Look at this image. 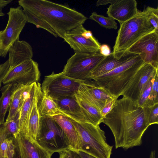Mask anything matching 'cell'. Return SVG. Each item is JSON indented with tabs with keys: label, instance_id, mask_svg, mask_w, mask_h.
I'll return each instance as SVG.
<instances>
[{
	"label": "cell",
	"instance_id": "cell-39",
	"mask_svg": "<svg viewBox=\"0 0 158 158\" xmlns=\"http://www.w3.org/2000/svg\"><path fill=\"white\" fill-rule=\"evenodd\" d=\"M116 0H99L96 3L97 6H99L102 5H106L108 4H110L114 3Z\"/></svg>",
	"mask_w": 158,
	"mask_h": 158
},
{
	"label": "cell",
	"instance_id": "cell-23",
	"mask_svg": "<svg viewBox=\"0 0 158 158\" xmlns=\"http://www.w3.org/2000/svg\"><path fill=\"white\" fill-rule=\"evenodd\" d=\"M74 96L87 122L96 126L99 125L102 123L103 118L100 114V110L76 93Z\"/></svg>",
	"mask_w": 158,
	"mask_h": 158
},
{
	"label": "cell",
	"instance_id": "cell-21",
	"mask_svg": "<svg viewBox=\"0 0 158 158\" xmlns=\"http://www.w3.org/2000/svg\"><path fill=\"white\" fill-rule=\"evenodd\" d=\"M59 124L67 136L70 149L77 152L81 150L80 138L77 132L69 118L62 114L51 117Z\"/></svg>",
	"mask_w": 158,
	"mask_h": 158
},
{
	"label": "cell",
	"instance_id": "cell-22",
	"mask_svg": "<svg viewBox=\"0 0 158 158\" xmlns=\"http://www.w3.org/2000/svg\"><path fill=\"white\" fill-rule=\"evenodd\" d=\"M42 94L41 89L37 95L30 113L26 135L35 141L39 131L41 117L39 110V102Z\"/></svg>",
	"mask_w": 158,
	"mask_h": 158
},
{
	"label": "cell",
	"instance_id": "cell-7",
	"mask_svg": "<svg viewBox=\"0 0 158 158\" xmlns=\"http://www.w3.org/2000/svg\"><path fill=\"white\" fill-rule=\"evenodd\" d=\"M105 57L99 52L94 53L75 52L68 60L62 72L69 78L84 81L91 71Z\"/></svg>",
	"mask_w": 158,
	"mask_h": 158
},
{
	"label": "cell",
	"instance_id": "cell-17",
	"mask_svg": "<svg viewBox=\"0 0 158 158\" xmlns=\"http://www.w3.org/2000/svg\"><path fill=\"white\" fill-rule=\"evenodd\" d=\"M138 12L136 0H116L107 8L106 13L121 24L134 17Z\"/></svg>",
	"mask_w": 158,
	"mask_h": 158
},
{
	"label": "cell",
	"instance_id": "cell-31",
	"mask_svg": "<svg viewBox=\"0 0 158 158\" xmlns=\"http://www.w3.org/2000/svg\"><path fill=\"white\" fill-rule=\"evenodd\" d=\"M156 75L150 80L143 90L136 103L139 106L143 108L147 107L151 94L152 85Z\"/></svg>",
	"mask_w": 158,
	"mask_h": 158
},
{
	"label": "cell",
	"instance_id": "cell-3",
	"mask_svg": "<svg viewBox=\"0 0 158 158\" xmlns=\"http://www.w3.org/2000/svg\"><path fill=\"white\" fill-rule=\"evenodd\" d=\"M144 63L140 56L137 55L111 71L90 80L118 98L122 95L136 72Z\"/></svg>",
	"mask_w": 158,
	"mask_h": 158
},
{
	"label": "cell",
	"instance_id": "cell-35",
	"mask_svg": "<svg viewBox=\"0 0 158 158\" xmlns=\"http://www.w3.org/2000/svg\"><path fill=\"white\" fill-rule=\"evenodd\" d=\"M117 99L113 96L106 100L104 106L100 110V114L102 117H104L111 110Z\"/></svg>",
	"mask_w": 158,
	"mask_h": 158
},
{
	"label": "cell",
	"instance_id": "cell-15",
	"mask_svg": "<svg viewBox=\"0 0 158 158\" xmlns=\"http://www.w3.org/2000/svg\"><path fill=\"white\" fill-rule=\"evenodd\" d=\"M19 158H51L52 155L36 141L20 133L14 137Z\"/></svg>",
	"mask_w": 158,
	"mask_h": 158
},
{
	"label": "cell",
	"instance_id": "cell-13",
	"mask_svg": "<svg viewBox=\"0 0 158 158\" xmlns=\"http://www.w3.org/2000/svg\"><path fill=\"white\" fill-rule=\"evenodd\" d=\"M158 70L150 64L145 63L136 72L122 95L136 103L144 88L158 73Z\"/></svg>",
	"mask_w": 158,
	"mask_h": 158
},
{
	"label": "cell",
	"instance_id": "cell-9",
	"mask_svg": "<svg viewBox=\"0 0 158 158\" xmlns=\"http://www.w3.org/2000/svg\"><path fill=\"white\" fill-rule=\"evenodd\" d=\"M82 81L69 78L61 72L46 76L41 87L42 92L53 99L73 96Z\"/></svg>",
	"mask_w": 158,
	"mask_h": 158
},
{
	"label": "cell",
	"instance_id": "cell-16",
	"mask_svg": "<svg viewBox=\"0 0 158 158\" xmlns=\"http://www.w3.org/2000/svg\"><path fill=\"white\" fill-rule=\"evenodd\" d=\"M136 54L127 51L114 54L112 52L102 59L90 72L86 80L105 74L122 65Z\"/></svg>",
	"mask_w": 158,
	"mask_h": 158
},
{
	"label": "cell",
	"instance_id": "cell-43",
	"mask_svg": "<svg viewBox=\"0 0 158 158\" xmlns=\"http://www.w3.org/2000/svg\"><path fill=\"white\" fill-rule=\"evenodd\" d=\"M19 158L18 154V152H17V149H16V152L14 156H10V157H8V158Z\"/></svg>",
	"mask_w": 158,
	"mask_h": 158
},
{
	"label": "cell",
	"instance_id": "cell-8",
	"mask_svg": "<svg viewBox=\"0 0 158 158\" xmlns=\"http://www.w3.org/2000/svg\"><path fill=\"white\" fill-rule=\"evenodd\" d=\"M7 14V23L5 29L0 31V56L5 57L9 49L19 38L20 34L27 22L22 7L10 8Z\"/></svg>",
	"mask_w": 158,
	"mask_h": 158
},
{
	"label": "cell",
	"instance_id": "cell-33",
	"mask_svg": "<svg viewBox=\"0 0 158 158\" xmlns=\"http://www.w3.org/2000/svg\"><path fill=\"white\" fill-rule=\"evenodd\" d=\"M155 30L158 32V8L148 6L143 10Z\"/></svg>",
	"mask_w": 158,
	"mask_h": 158
},
{
	"label": "cell",
	"instance_id": "cell-40",
	"mask_svg": "<svg viewBox=\"0 0 158 158\" xmlns=\"http://www.w3.org/2000/svg\"><path fill=\"white\" fill-rule=\"evenodd\" d=\"M12 1L11 0H0V9H2Z\"/></svg>",
	"mask_w": 158,
	"mask_h": 158
},
{
	"label": "cell",
	"instance_id": "cell-12",
	"mask_svg": "<svg viewBox=\"0 0 158 158\" xmlns=\"http://www.w3.org/2000/svg\"><path fill=\"white\" fill-rule=\"evenodd\" d=\"M126 51L139 55L145 63L158 69V32L154 30L143 36Z\"/></svg>",
	"mask_w": 158,
	"mask_h": 158
},
{
	"label": "cell",
	"instance_id": "cell-2",
	"mask_svg": "<svg viewBox=\"0 0 158 158\" xmlns=\"http://www.w3.org/2000/svg\"><path fill=\"white\" fill-rule=\"evenodd\" d=\"M19 6L46 22L57 36L64 34L83 24L87 20L84 15L66 5L45 0H20Z\"/></svg>",
	"mask_w": 158,
	"mask_h": 158
},
{
	"label": "cell",
	"instance_id": "cell-19",
	"mask_svg": "<svg viewBox=\"0 0 158 158\" xmlns=\"http://www.w3.org/2000/svg\"><path fill=\"white\" fill-rule=\"evenodd\" d=\"M54 100L62 114L76 121L87 123L74 95Z\"/></svg>",
	"mask_w": 158,
	"mask_h": 158
},
{
	"label": "cell",
	"instance_id": "cell-24",
	"mask_svg": "<svg viewBox=\"0 0 158 158\" xmlns=\"http://www.w3.org/2000/svg\"><path fill=\"white\" fill-rule=\"evenodd\" d=\"M39 110L41 117H51L61 114L54 100L42 92L39 100Z\"/></svg>",
	"mask_w": 158,
	"mask_h": 158
},
{
	"label": "cell",
	"instance_id": "cell-25",
	"mask_svg": "<svg viewBox=\"0 0 158 158\" xmlns=\"http://www.w3.org/2000/svg\"><path fill=\"white\" fill-rule=\"evenodd\" d=\"M17 84L15 83L6 84L1 91L2 95L0 98V125L4 123L5 117L10 104L12 97Z\"/></svg>",
	"mask_w": 158,
	"mask_h": 158
},
{
	"label": "cell",
	"instance_id": "cell-28",
	"mask_svg": "<svg viewBox=\"0 0 158 158\" xmlns=\"http://www.w3.org/2000/svg\"><path fill=\"white\" fill-rule=\"evenodd\" d=\"M20 111L18 110L12 118L6 121L2 125L4 133L9 137H15L18 134Z\"/></svg>",
	"mask_w": 158,
	"mask_h": 158
},
{
	"label": "cell",
	"instance_id": "cell-4",
	"mask_svg": "<svg viewBox=\"0 0 158 158\" xmlns=\"http://www.w3.org/2000/svg\"><path fill=\"white\" fill-rule=\"evenodd\" d=\"M67 117L74 125L79 137L80 151L96 158H110L113 146L107 142L105 132L99 125L77 121Z\"/></svg>",
	"mask_w": 158,
	"mask_h": 158
},
{
	"label": "cell",
	"instance_id": "cell-38",
	"mask_svg": "<svg viewBox=\"0 0 158 158\" xmlns=\"http://www.w3.org/2000/svg\"><path fill=\"white\" fill-rule=\"evenodd\" d=\"M99 52L102 55L106 56L110 53V48L108 45L105 44H102L101 45Z\"/></svg>",
	"mask_w": 158,
	"mask_h": 158
},
{
	"label": "cell",
	"instance_id": "cell-37",
	"mask_svg": "<svg viewBox=\"0 0 158 158\" xmlns=\"http://www.w3.org/2000/svg\"><path fill=\"white\" fill-rule=\"evenodd\" d=\"M9 67L10 65L8 60L4 63L0 64V88L3 78Z\"/></svg>",
	"mask_w": 158,
	"mask_h": 158
},
{
	"label": "cell",
	"instance_id": "cell-36",
	"mask_svg": "<svg viewBox=\"0 0 158 158\" xmlns=\"http://www.w3.org/2000/svg\"><path fill=\"white\" fill-rule=\"evenodd\" d=\"M58 153L59 158H81L77 152L71 149L64 150Z\"/></svg>",
	"mask_w": 158,
	"mask_h": 158
},
{
	"label": "cell",
	"instance_id": "cell-5",
	"mask_svg": "<svg viewBox=\"0 0 158 158\" xmlns=\"http://www.w3.org/2000/svg\"><path fill=\"white\" fill-rule=\"evenodd\" d=\"M154 30L144 11H139L134 17L120 24L112 52H125L139 39Z\"/></svg>",
	"mask_w": 158,
	"mask_h": 158
},
{
	"label": "cell",
	"instance_id": "cell-26",
	"mask_svg": "<svg viewBox=\"0 0 158 158\" xmlns=\"http://www.w3.org/2000/svg\"><path fill=\"white\" fill-rule=\"evenodd\" d=\"M25 85L17 84V86L13 94L9 112L6 121L13 118L18 111L22 91Z\"/></svg>",
	"mask_w": 158,
	"mask_h": 158
},
{
	"label": "cell",
	"instance_id": "cell-34",
	"mask_svg": "<svg viewBox=\"0 0 158 158\" xmlns=\"http://www.w3.org/2000/svg\"><path fill=\"white\" fill-rule=\"evenodd\" d=\"M158 73L156 75L152 85L150 95L147 107L158 103Z\"/></svg>",
	"mask_w": 158,
	"mask_h": 158
},
{
	"label": "cell",
	"instance_id": "cell-42",
	"mask_svg": "<svg viewBox=\"0 0 158 158\" xmlns=\"http://www.w3.org/2000/svg\"><path fill=\"white\" fill-rule=\"evenodd\" d=\"M156 151H151L149 158H155Z\"/></svg>",
	"mask_w": 158,
	"mask_h": 158
},
{
	"label": "cell",
	"instance_id": "cell-41",
	"mask_svg": "<svg viewBox=\"0 0 158 158\" xmlns=\"http://www.w3.org/2000/svg\"><path fill=\"white\" fill-rule=\"evenodd\" d=\"M77 153L81 157V158H96L93 156L82 152L79 151Z\"/></svg>",
	"mask_w": 158,
	"mask_h": 158
},
{
	"label": "cell",
	"instance_id": "cell-11",
	"mask_svg": "<svg viewBox=\"0 0 158 158\" xmlns=\"http://www.w3.org/2000/svg\"><path fill=\"white\" fill-rule=\"evenodd\" d=\"M40 76L37 63L32 59L9 67L2 80L4 84L15 83L29 85L37 82Z\"/></svg>",
	"mask_w": 158,
	"mask_h": 158
},
{
	"label": "cell",
	"instance_id": "cell-10",
	"mask_svg": "<svg viewBox=\"0 0 158 158\" xmlns=\"http://www.w3.org/2000/svg\"><path fill=\"white\" fill-rule=\"evenodd\" d=\"M75 52L94 53L99 52L101 44L90 31L81 25L68 31L63 38Z\"/></svg>",
	"mask_w": 158,
	"mask_h": 158
},
{
	"label": "cell",
	"instance_id": "cell-44",
	"mask_svg": "<svg viewBox=\"0 0 158 158\" xmlns=\"http://www.w3.org/2000/svg\"><path fill=\"white\" fill-rule=\"evenodd\" d=\"M5 15L4 13L2 12V9H0V17Z\"/></svg>",
	"mask_w": 158,
	"mask_h": 158
},
{
	"label": "cell",
	"instance_id": "cell-27",
	"mask_svg": "<svg viewBox=\"0 0 158 158\" xmlns=\"http://www.w3.org/2000/svg\"><path fill=\"white\" fill-rule=\"evenodd\" d=\"M23 11L26 17L27 22L34 24L37 27L46 30L56 37L57 36L54 30L44 21L27 10L23 9Z\"/></svg>",
	"mask_w": 158,
	"mask_h": 158
},
{
	"label": "cell",
	"instance_id": "cell-14",
	"mask_svg": "<svg viewBox=\"0 0 158 158\" xmlns=\"http://www.w3.org/2000/svg\"><path fill=\"white\" fill-rule=\"evenodd\" d=\"M76 93L100 110L104 106L106 100L113 97L90 79L82 81Z\"/></svg>",
	"mask_w": 158,
	"mask_h": 158
},
{
	"label": "cell",
	"instance_id": "cell-20",
	"mask_svg": "<svg viewBox=\"0 0 158 158\" xmlns=\"http://www.w3.org/2000/svg\"><path fill=\"white\" fill-rule=\"evenodd\" d=\"M41 89V85L39 82L34 83L31 85L29 95L20 110H19L20 116L18 134L27 135V124L31 109L34 100Z\"/></svg>",
	"mask_w": 158,
	"mask_h": 158
},
{
	"label": "cell",
	"instance_id": "cell-29",
	"mask_svg": "<svg viewBox=\"0 0 158 158\" xmlns=\"http://www.w3.org/2000/svg\"><path fill=\"white\" fill-rule=\"evenodd\" d=\"M89 18L98 23L101 26L108 29H116L118 27L115 20L111 17H106L93 12Z\"/></svg>",
	"mask_w": 158,
	"mask_h": 158
},
{
	"label": "cell",
	"instance_id": "cell-1",
	"mask_svg": "<svg viewBox=\"0 0 158 158\" xmlns=\"http://www.w3.org/2000/svg\"><path fill=\"white\" fill-rule=\"evenodd\" d=\"M102 123L111 131L115 148L126 150L141 145L142 136L150 126L144 108L124 97L116 100L111 110L103 118Z\"/></svg>",
	"mask_w": 158,
	"mask_h": 158
},
{
	"label": "cell",
	"instance_id": "cell-18",
	"mask_svg": "<svg viewBox=\"0 0 158 158\" xmlns=\"http://www.w3.org/2000/svg\"><path fill=\"white\" fill-rule=\"evenodd\" d=\"M9 58L10 67H12L25 61L32 59V48L27 42L18 39L9 48Z\"/></svg>",
	"mask_w": 158,
	"mask_h": 158
},
{
	"label": "cell",
	"instance_id": "cell-6",
	"mask_svg": "<svg viewBox=\"0 0 158 158\" xmlns=\"http://www.w3.org/2000/svg\"><path fill=\"white\" fill-rule=\"evenodd\" d=\"M36 141L52 154L70 149L68 139L59 124L51 117H41Z\"/></svg>",
	"mask_w": 158,
	"mask_h": 158
},
{
	"label": "cell",
	"instance_id": "cell-32",
	"mask_svg": "<svg viewBox=\"0 0 158 158\" xmlns=\"http://www.w3.org/2000/svg\"><path fill=\"white\" fill-rule=\"evenodd\" d=\"M146 118L150 125L158 123V103L144 108Z\"/></svg>",
	"mask_w": 158,
	"mask_h": 158
},
{
	"label": "cell",
	"instance_id": "cell-30",
	"mask_svg": "<svg viewBox=\"0 0 158 158\" xmlns=\"http://www.w3.org/2000/svg\"><path fill=\"white\" fill-rule=\"evenodd\" d=\"M14 137H9L4 133L0 125V158H6L11 143Z\"/></svg>",
	"mask_w": 158,
	"mask_h": 158
}]
</instances>
